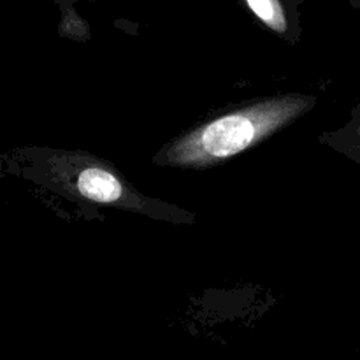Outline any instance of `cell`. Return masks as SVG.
<instances>
[{"instance_id": "cell-1", "label": "cell", "mask_w": 360, "mask_h": 360, "mask_svg": "<svg viewBox=\"0 0 360 360\" xmlns=\"http://www.w3.org/2000/svg\"><path fill=\"white\" fill-rule=\"evenodd\" d=\"M304 105L301 98H274L225 115L179 141L169 157L179 165H213L273 134L295 118Z\"/></svg>"}, {"instance_id": "cell-2", "label": "cell", "mask_w": 360, "mask_h": 360, "mask_svg": "<svg viewBox=\"0 0 360 360\" xmlns=\"http://www.w3.org/2000/svg\"><path fill=\"white\" fill-rule=\"evenodd\" d=\"M77 188L86 199L95 200V202L111 204L123 197V186L118 178L97 167H90L81 172L77 179Z\"/></svg>"}, {"instance_id": "cell-3", "label": "cell", "mask_w": 360, "mask_h": 360, "mask_svg": "<svg viewBox=\"0 0 360 360\" xmlns=\"http://www.w3.org/2000/svg\"><path fill=\"white\" fill-rule=\"evenodd\" d=\"M248 6L264 23L273 27L274 30H283L285 28V18L278 7L276 0H248Z\"/></svg>"}]
</instances>
